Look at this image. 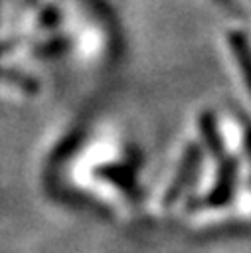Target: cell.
<instances>
[{
  "mask_svg": "<svg viewBox=\"0 0 251 253\" xmlns=\"http://www.w3.org/2000/svg\"><path fill=\"white\" fill-rule=\"evenodd\" d=\"M97 176L111 180L113 184H117V186H119L123 192H126L128 196H132V198L136 196V184H134V180H132L128 168L109 164V166H101V168L97 170Z\"/></svg>",
  "mask_w": 251,
  "mask_h": 253,
  "instance_id": "3957f363",
  "label": "cell"
},
{
  "mask_svg": "<svg viewBox=\"0 0 251 253\" xmlns=\"http://www.w3.org/2000/svg\"><path fill=\"white\" fill-rule=\"evenodd\" d=\"M59 20H61V14H59V10L55 8V6H47L43 12H42V16H40V22H42V26H57L59 24Z\"/></svg>",
  "mask_w": 251,
  "mask_h": 253,
  "instance_id": "8992f818",
  "label": "cell"
},
{
  "mask_svg": "<svg viewBox=\"0 0 251 253\" xmlns=\"http://www.w3.org/2000/svg\"><path fill=\"white\" fill-rule=\"evenodd\" d=\"M198 160H200V150H198L196 144H190V146L186 148V152L182 154V160H180V164H178V170H176L174 180L168 184V188H166V192H164V198H162L164 206H170V204L182 194V190L188 186V182L192 180V176H194V172H196Z\"/></svg>",
  "mask_w": 251,
  "mask_h": 253,
  "instance_id": "6da1fadb",
  "label": "cell"
},
{
  "mask_svg": "<svg viewBox=\"0 0 251 253\" xmlns=\"http://www.w3.org/2000/svg\"><path fill=\"white\" fill-rule=\"evenodd\" d=\"M26 2H28V4H32V2H36V0H26Z\"/></svg>",
  "mask_w": 251,
  "mask_h": 253,
  "instance_id": "ba28073f",
  "label": "cell"
},
{
  "mask_svg": "<svg viewBox=\"0 0 251 253\" xmlns=\"http://www.w3.org/2000/svg\"><path fill=\"white\" fill-rule=\"evenodd\" d=\"M65 45H67V40H63V38H55V40L43 43L42 47H38V53H40V55H55V53L63 51Z\"/></svg>",
  "mask_w": 251,
  "mask_h": 253,
  "instance_id": "5b68a950",
  "label": "cell"
},
{
  "mask_svg": "<svg viewBox=\"0 0 251 253\" xmlns=\"http://www.w3.org/2000/svg\"><path fill=\"white\" fill-rule=\"evenodd\" d=\"M229 45H231V53H233L237 71H239V75H241L243 87H245V91H247L249 97H251V53H249L245 42H243L239 36H231V38H229Z\"/></svg>",
  "mask_w": 251,
  "mask_h": 253,
  "instance_id": "7a4b0ae2",
  "label": "cell"
},
{
  "mask_svg": "<svg viewBox=\"0 0 251 253\" xmlns=\"http://www.w3.org/2000/svg\"><path fill=\"white\" fill-rule=\"evenodd\" d=\"M213 2H217L219 6H225V8H231V6H233L231 0H213Z\"/></svg>",
  "mask_w": 251,
  "mask_h": 253,
  "instance_id": "52a82bcc",
  "label": "cell"
},
{
  "mask_svg": "<svg viewBox=\"0 0 251 253\" xmlns=\"http://www.w3.org/2000/svg\"><path fill=\"white\" fill-rule=\"evenodd\" d=\"M0 81L10 83L14 87H20L26 93H36L38 87H40L36 77L28 75V73H22V71H16V69H6V67H0Z\"/></svg>",
  "mask_w": 251,
  "mask_h": 253,
  "instance_id": "277c9868",
  "label": "cell"
}]
</instances>
